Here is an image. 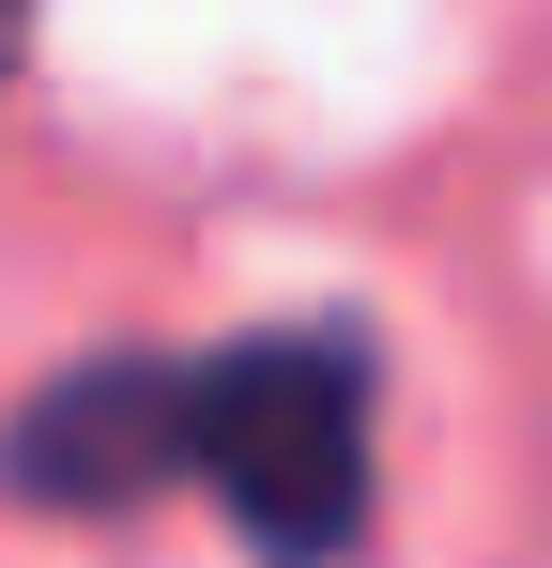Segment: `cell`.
Listing matches in <instances>:
<instances>
[{
  "instance_id": "2",
  "label": "cell",
  "mask_w": 552,
  "mask_h": 568,
  "mask_svg": "<svg viewBox=\"0 0 552 568\" xmlns=\"http://www.w3.org/2000/svg\"><path fill=\"white\" fill-rule=\"evenodd\" d=\"M184 476V354H78L0 415V491L47 523H108Z\"/></svg>"
},
{
  "instance_id": "1",
  "label": "cell",
  "mask_w": 552,
  "mask_h": 568,
  "mask_svg": "<svg viewBox=\"0 0 552 568\" xmlns=\"http://www.w3.org/2000/svg\"><path fill=\"white\" fill-rule=\"evenodd\" d=\"M184 476L231 507L262 568H338L368 538V338L262 323L184 354Z\"/></svg>"
},
{
  "instance_id": "3",
  "label": "cell",
  "mask_w": 552,
  "mask_h": 568,
  "mask_svg": "<svg viewBox=\"0 0 552 568\" xmlns=\"http://www.w3.org/2000/svg\"><path fill=\"white\" fill-rule=\"evenodd\" d=\"M16 62H31V0H0V78H16Z\"/></svg>"
}]
</instances>
